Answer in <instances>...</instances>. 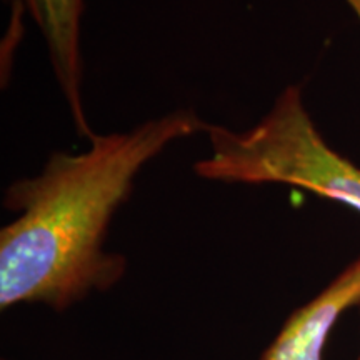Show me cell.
Instances as JSON below:
<instances>
[{"label": "cell", "instance_id": "5", "mask_svg": "<svg viewBox=\"0 0 360 360\" xmlns=\"http://www.w3.org/2000/svg\"><path fill=\"white\" fill-rule=\"evenodd\" d=\"M354 8H355V12H357V15L360 17V0H357V2L354 4Z\"/></svg>", "mask_w": 360, "mask_h": 360}, {"label": "cell", "instance_id": "2", "mask_svg": "<svg viewBox=\"0 0 360 360\" xmlns=\"http://www.w3.org/2000/svg\"><path fill=\"white\" fill-rule=\"evenodd\" d=\"M205 134L210 152L193 165L199 177L294 186L360 212V167L328 146L295 85L283 89L267 114L249 129L207 124Z\"/></svg>", "mask_w": 360, "mask_h": 360}, {"label": "cell", "instance_id": "3", "mask_svg": "<svg viewBox=\"0 0 360 360\" xmlns=\"http://www.w3.org/2000/svg\"><path fill=\"white\" fill-rule=\"evenodd\" d=\"M13 7L27 12L47 49L57 85L69 105L75 132L89 141L96 135L90 129L82 98V17L85 0H12Z\"/></svg>", "mask_w": 360, "mask_h": 360}, {"label": "cell", "instance_id": "4", "mask_svg": "<svg viewBox=\"0 0 360 360\" xmlns=\"http://www.w3.org/2000/svg\"><path fill=\"white\" fill-rule=\"evenodd\" d=\"M360 305V257L290 314L260 360H323L332 330L342 315Z\"/></svg>", "mask_w": 360, "mask_h": 360}, {"label": "cell", "instance_id": "1", "mask_svg": "<svg viewBox=\"0 0 360 360\" xmlns=\"http://www.w3.org/2000/svg\"><path fill=\"white\" fill-rule=\"evenodd\" d=\"M205 127L192 110H175L96 134L84 152H56L40 174L12 182L4 205L17 217L0 231V309L64 312L122 281L127 260L105 249L112 220L148 162Z\"/></svg>", "mask_w": 360, "mask_h": 360}, {"label": "cell", "instance_id": "6", "mask_svg": "<svg viewBox=\"0 0 360 360\" xmlns=\"http://www.w3.org/2000/svg\"><path fill=\"white\" fill-rule=\"evenodd\" d=\"M359 360H360V355H359Z\"/></svg>", "mask_w": 360, "mask_h": 360}]
</instances>
